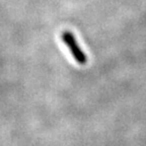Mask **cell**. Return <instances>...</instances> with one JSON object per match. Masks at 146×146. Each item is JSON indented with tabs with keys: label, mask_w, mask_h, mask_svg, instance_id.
<instances>
[{
	"label": "cell",
	"mask_w": 146,
	"mask_h": 146,
	"mask_svg": "<svg viewBox=\"0 0 146 146\" xmlns=\"http://www.w3.org/2000/svg\"><path fill=\"white\" fill-rule=\"evenodd\" d=\"M62 41L64 42V44L68 47L69 51L72 54L73 58L75 59V61L77 63H79L80 65H84L87 62V57L84 54V52L81 50V48L79 47V45L77 44L75 36L69 31H64L61 35Z\"/></svg>",
	"instance_id": "cell-1"
}]
</instances>
